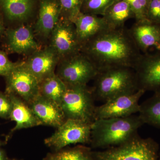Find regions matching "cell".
Here are the masks:
<instances>
[{"label": "cell", "instance_id": "6da1fadb", "mask_svg": "<svg viewBox=\"0 0 160 160\" xmlns=\"http://www.w3.org/2000/svg\"><path fill=\"white\" fill-rule=\"evenodd\" d=\"M81 52L98 71L121 67L133 69L142 54L125 26L100 32L82 45Z\"/></svg>", "mask_w": 160, "mask_h": 160}, {"label": "cell", "instance_id": "7a4b0ae2", "mask_svg": "<svg viewBox=\"0 0 160 160\" xmlns=\"http://www.w3.org/2000/svg\"><path fill=\"white\" fill-rule=\"evenodd\" d=\"M144 124L139 115L95 120L92 125L90 143L95 148L118 146L137 135Z\"/></svg>", "mask_w": 160, "mask_h": 160}, {"label": "cell", "instance_id": "3957f363", "mask_svg": "<svg viewBox=\"0 0 160 160\" xmlns=\"http://www.w3.org/2000/svg\"><path fill=\"white\" fill-rule=\"evenodd\" d=\"M92 92L95 99L104 102L138 90L135 72L129 67L110 68L98 71Z\"/></svg>", "mask_w": 160, "mask_h": 160}, {"label": "cell", "instance_id": "277c9868", "mask_svg": "<svg viewBox=\"0 0 160 160\" xmlns=\"http://www.w3.org/2000/svg\"><path fill=\"white\" fill-rule=\"evenodd\" d=\"M158 145L151 138L136 135L118 146L91 152L92 160H158Z\"/></svg>", "mask_w": 160, "mask_h": 160}, {"label": "cell", "instance_id": "5b68a950", "mask_svg": "<svg viewBox=\"0 0 160 160\" xmlns=\"http://www.w3.org/2000/svg\"><path fill=\"white\" fill-rule=\"evenodd\" d=\"M95 99L87 86L67 87L60 106L66 119L92 124L94 122Z\"/></svg>", "mask_w": 160, "mask_h": 160}, {"label": "cell", "instance_id": "8992f818", "mask_svg": "<svg viewBox=\"0 0 160 160\" xmlns=\"http://www.w3.org/2000/svg\"><path fill=\"white\" fill-rule=\"evenodd\" d=\"M98 70L87 56L79 53L63 59L58 69L57 75L67 87L87 86L94 80Z\"/></svg>", "mask_w": 160, "mask_h": 160}, {"label": "cell", "instance_id": "52a82bcc", "mask_svg": "<svg viewBox=\"0 0 160 160\" xmlns=\"http://www.w3.org/2000/svg\"><path fill=\"white\" fill-rule=\"evenodd\" d=\"M92 124L73 119H66L51 136L46 138V146L58 151L71 144L90 143Z\"/></svg>", "mask_w": 160, "mask_h": 160}, {"label": "cell", "instance_id": "ba28073f", "mask_svg": "<svg viewBox=\"0 0 160 160\" xmlns=\"http://www.w3.org/2000/svg\"><path fill=\"white\" fill-rule=\"evenodd\" d=\"M6 78V93L15 95L28 104L40 94L39 82L22 62L18 63Z\"/></svg>", "mask_w": 160, "mask_h": 160}, {"label": "cell", "instance_id": "9c48e42d", "mask_svg": "<svg viewBox=\"0 0 160 160\" xmlns=\"http://www.w3.org/2000/svg\"><path fill=\"white\" fill-rule=\"evenodd\" d=\"M50 47L61 59L81 52L82 45L79 41L74 24L61 17L52 32Z\"/></svg>", "mask_w": 160, "mask_h": 160}, {"label": "cell", "instance_id": "30bf717a", "mask_svg": "<svg viewBox=\"0 0 160 160\" xmlns=\"http://www.w3.org/2000/svg\"><path fill=\"white\" fill-rule=\"evenodd\" d=\"M145 92L140 89L134 93L119 96L106 101L103 105L96 107L95 119L126 117L138 113L139 101Z\"/></svg>", "mask_w": 160, "mask_h": 160}, {"label": "cell", "instance_id": "8fae6325", "mask_svg": "<svg viewBox=\"0 0 160 160\" xmlns=\"http://www.w3.org/2000/svg\"><path fill=\"white\" fill-rule=\"evenodd\" d=\"M133 70L138 90L160 91V51L142 54Z\"/></svg>", "mask_w": 160, "mask_h": 160}, {"label": "cell", "instance_id": "7c38bea8", "mask_svg": "<svg viewBox=\"0 0 160 160\" xmlns=\"http://www.w3.org/2000/svg\"><path fill=\"white\" fill-rule=\"evenodd\" d=\"M60 59L50 46L32 53L23 65L38 80L39 82L55 73V70Z\"/></svg>", "mask_w": 160, "mask_h": 160}, {"label": "cell", "instance_id": "4fadbf2b", "mask_svg": "<svg viewBox=\"0 0 160 160\" xmlns=\"http://www.w3.org/2000/svg\"><path fill=\"white\" fill-rule=\"evenodd\" d=\"M129 30L138 48L143 53H147L151 47L160 51V24L147 19L136 21Z\"/></svg>", "mask_w": 160, "mask_h": 160}, {"label": "cell", "instance_id": "5bb4252c", "mask_svg": "<svg viewBox=\"0 0 160 160\" xmlns=\"http://www.w3.org/2000/svg\"><path fill=\"white\" fill-rule=\"evenodd\" d=\"M29 105L42 125L58 128L66 121L60 105L41 95H39Z\"/></svg>", "mask_w": 160, "mask_h": 160}, {"label": "cell", "instance_id": "9a60e30c", "mask_svg": "<svg viewBox=\"0 0 160 160\" xmlns=\"http://www.w3.org/2000/svg\"><path fill=\"white\" fill-rule=\"evenodd\" d=\"M9 50L21 54L33 53L40 49L32 29L29 26H20L9 29L6 32Z\"/></svg>", "mask_w": 160, "mask_h": 160}, {"label": "cell", "instance_id": "2e32d148", "mask_svg": "<svg viewBox=\"0 0 160 160\" xmlns=\"http://www.w3.org/2000/svg\"><path fill=\"white\" fill-rule=\"evenodd\" d=\"M72 22L74 24L78 39L82 47L100 32L109 29L103 17H100L82 12Z\"/></svg>", "mask_w": 160, "mask_h": 160}, {"label": "cell", "instance_id": "e0dca14e", "mask_svg": "<svg viewBox=\"0 0 160 160\" xmlns=\"http://www.w3.org/2000/svg\"><path fill=\"white\" fill-rule=\"evenodd\" d=\"M61 17L58 0H41L38 18L35 25L36 32L44 38L50 36Z\"/></svg>", "mask_w": 160, "mask_h": 160}, {"label": "cell", "instance_id": "ac0fdd59", "mask_svg": "<svg viewBox=\"0 0 160 160\" xmlns=\"http://www.w3.org/2000/svg\"><path fill=\"white\" fill-rule=\"evenodd\" d=\"M9 94L12 104L10 119L16 123L15 126L11 130V133L20 129L42 125L28 103L15 95Z\"/></svg>", "mask_w": 160, "mask_h": 160}, {"label": "cell", "instance_id": "d6986e66", "mask_svg": "<svg viewBox=\"0 0 160 160\" xmlns=\"http://www.w3.org/2000/svg\"><path fill=\"white\" fill-rule=\"evenodd\" d=\"M109 29L125 26L127 20L135 19V15L129 4L124 0H117L108 8L102 16Z\"/></svg>", "mask_w": 160, "mask_h": 160}, {"label": "cell", "instance_id": "ffe728a7", "mask_svg": "<svg viewBox=\"0 0 160 160\" xmlns=\"http://www.w3.org/2000/svg\"><path fill=\"white\" fill-rule=\"evenodd\" d=\"M34 0H0V7L11 21H23L30 16Z\"/></svg>", "mask_w": 160, "mask_h": 160}, {"label": "cell", "instance_id": "44dd1931", "mask_svg": "<svg viewBox=\"0 0 160 160\" xmlns=\"http://www.w3.org/2000/svg\"><path fill=\"white\" fill-rule=\"evenodd\" d=\"M67 88L66 84L56 73L46 78L39 83L40 94L60 106Z\"/></svg>", "mask_w": 160, "mask_h": 160}, {"label": "cell", "instance_id": "7402d4cb", "mask_svg": "<svg viewBox=\"0 0 160 160\" xmlns=\"http://www.w3.org/2000/svg\"><path fill=\"white\" fill-rule=\"evenodd\" d=\"M138 113L144 124L160 129V91L140 104Z\"/></svg>", "mask_w": 160, "mask_h": 160}, {"label": "cell", "instance_id": "603a6c76", "mask_svg": "<svg viewBox=\"0 0 160 160\" xmlns=\"http://www.w3.org/2000/svg\"><path fill=\"white\" fill-rule=\"evenodd\" d=\"M44 160H92L91 152L86 147L78 146L49 153Z\"/></svg>", "mask_w": 160, "mask_h": 160}, {"label": "cell", "instance_id": "cb8c5ba5", "mask_svg": "<svg viewBox=\"0 0 160 160\" xmlns=\"http://www.w3.org/2000/svg\"><path fill=\"white\" fill-rule=\"evenodd\" d=\"M117 0H84L81 12L102 16L106 9Z\"/></svg>", "mask_w": 160, "mask_h": 160}, {"label": "cell", "instance_id": "d4e9b609", "mask_svg": "<svg viewBox=\"0 0 160 160\" xmlns=\"http://www.w3.org/2000/svg\"><path fill=\"white\" fill-rule=\"evenodd\" d=\"M61 9V17L72 22L82 10L84 0H58Z\"/></svg>", "mask_w": 160, "mask_h": 160}, {"label": "cell", "instance_id": "484cf974", "mask_svg": "<svg viewBox=\"0 0 160 160\" xmlns=\"http://www.w3.org/2000/svg\"><path fill=\"white\" fill-rule=\"evenodd\" d=\"M133 11L136 21L147 19L146 14L149 5L148 0H124Z\"/></svg>", "mask_w": 160, "mask_h": 160}, {"label": "cell", "instance_id": "4316f807", "mask_svg": "<svg viewBox=\"0 0 160 160\" xmlns=\"http://www.w3.org/2000/svg\"><path fill=\"white\" fill-rule=\"evenodd\" d=\"M12 104L10 95L0 92V118H10Z\"/></svg>", "mask_w": 160, "mask_h": 160}, {"label": "cell", "instance_id": "83f0119b", "mask_svg": "<svg viewBox=\"0 0 160 160\" xmlns=\"http://www.w3.org/2000/svg\"><path fill=\"white\" fill-rule=\"evenodd\" d=\"M146 19L152 22L160 24V0H150Z\"/></svg>", "mask_w": 160, "mask_h": 160}, {"label": "cell", "instance_id": "f1b7e54d", "mask_svg": "<svg viewBox=\"0 0 160 160\" xmlns=\"http://www.w3.org/2000/svg\"><path fill=\"white\" fill-rule=\"evenodd\" d=\"M18 64L11 62L6 53L0 50V76L6 77Z\"/></svg>", "mask_w": 160, "mask_h": 160}, {"label": "cell", "instance_id": "f546056e", "mask_svg": "<svg viewBox=\"0 0 160 160\" xmlns=\"http://www.w3.org/2000/svg\"><path fill=\"white\" fill-rule=\"evenodd\" d=\"M6 155L2 149H0V160H6Z\"/></svg>", "mask_w": 160, "mask_h": 160}, {"label": "cell", "instance_id": "4dcf8cb0", "mask_svg": "<svg viewBox=\"0 0 160 160\" xmlns=\"http://www.w3.org/2000/svg\"><path fill=\"white\" fill-rule=\"evenodd\" d=\"M4 28L3 26L2 22L1 19V16H0V35L2 34L4 31Z\"/></svg>", "mask_w": 160, "mask_h": 160}, {"label": "cell", "instance_id": "1f68e13d", "mask_svg": "<svg viewBox=\"0 0 160 160\" xmlns=\"http://www.w3.org/2000/svg\"><path fill=\"white\" fill-rule=\"evenodd\" d=\"M2 144H3L2 142V141H0V146H2Z\"/></svg>", "mask_w": 160, "mask_h": 160}, {"label": "cell", "instance_id": "d6a6232c", "mask_svg": "<svg viewBox=\"0 0 160 160\" xmlns=\"http://www.w3.org/2000/svg\"><path fill=\"white\" fill-rule=\"evenodd\" d=\"M148 1H149H149H150V0H148Z\"/></svg>", "mask_w": 160, "mask_h": 160}, {"label": "cell", "instance_id": "836d02e7", "mask_svg": "<svg viewBox=\"0 0 160 160\" xmlns=\"http://www.w3.org/2000/svg\"></svg>", "mask_w": 160, "mask_h": 160}]
</instances>
